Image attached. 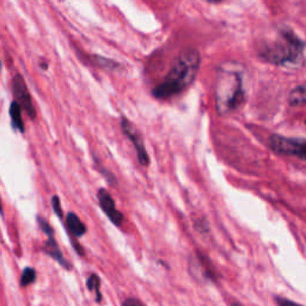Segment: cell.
<instances>
[{"instance_id":"cell-4","label":"cell","mask_w":306,"mask_h":306,"mask_svg":"<svg viewBox=\"0 0 306 306\" xmlns=\"http://www.w3.org/2000/svg\"><path fill=\"white\" fill-rule=\"evenodd\" d=\"M269 147L281 156L297 157L306 162V139L305 138H289L273 134L269 138Z\"/></svg>"},{"instance_id":"cell-7","label":"cell","mask_w":306,"mask_h":306,"mask_svg":"<svg viewBox=\"0 0 306 306\" xmlns=\"http://www.w3.org/2000/svg\"><path fill=\"white\" fill-rule=\"evenodd\" d=\"M98 202L105 215L109 218L111 223H114L115 225L120 226L123 223V214L120 210L116 209L115 207V202L113 197L110 196V194L107 192L105 189H100L98 190Z\"/></svg>"},{"instance_id":"cell-16","label":"cell","mask_w":306,"mask_h":306,"mask_svg":"<svg viewBox=\"0 0 306 306\" xmlns=\"http://www.w3.org/2000/svg\"><path fill=\"white\" fill-rule=\"evenodd\" d=\"M276 304H278V306H302L300 304H297V302L294 301H291L288 300V299H285V298H276Z\"/></svg>"},{"instance_id":"cell-14","label":"cell","mask_w":306,"mask_h":306,"mask_svg":"<svg viewBox=\"0 0 306 306\" xmlns=\"http://www.w3.org/2000/svg\"><path fill=\"white\" fill-rule=\"evenodd\" d=\"M52 207H53V210H54L55 214H57L60 219H62V216H64V213H62L61 203H60V199H59V196L54 195L52 197Z\"/></svg>"},{"instance_id":"cell-12","label":"cell","mask_w":306,"mask_h":306,"mask_svg":"<svg viewBox=\"0 0 306 306\" xmlns=\"http://www.w3.org/2000/svg\"><path fill=\"white\" fill-rule=\"evenodd\" d=\"M86 286L89 291H95V293H96V301L100 302L102 300V294H101V280H100V276L97 274H91L88 278L86 281Z\"/></svg>"},{"instance_id":"cell-8","label":"cell","mask_w":306,"mask_h":306,"mask_svg":"<svg viewBox=\"0 0 306 306\" xmlns=\"http://www.w3.org/2000/svg\"><path fill=\"white\" fill-rule=\"evenodd\" d=\"M45 252L48 256H51V257L54 259V261H57L58 263H60L64 268H70V263L66 261V258L64 257V255H62L60 248H59L57 241L54 239V236H49L48 237V241L46 242L45 244Z\"/></svg>"},{"instance_id":"cell-2","label":"cell","mask_w":306,"mask_h":306,"mask_svg":"<svg viewBox=\"0 0 306 306\" xmlns=\"http://www.w3.org/2000/svg\"><path fill=\"white\" fill-rule=\"evenodd\" d=\"M304 52L305 42L292 29L284 28L274 41L263 46L259 57L275 66H299L304 60Z\"/></svg>"},{"instance_id":"cell-3","label":"cell","mask_w":306,"mask_h":306,"mask_svg":"<svg viewBox=\"0 0 306 306\" xmlns=\"http://www.w3.org/2000/svg\"><path fill=\"white\" fill-rule=\"evenodd\" d=\"M216 89L218 109L222 113L231 111L238 108L244 100V90L241 75L232 71H223L219 75Z\"/></svg>"},{"instance_id":"cell-17","label":"cell","mask_w":306,"mask_h":306,"mask_svg":"<svg viewBox=\"0 0 306 306\" xmlns=\"http://www.w3.org/2000/svg\"><path fill=\"white\" fill-rule=\"evenodd\" d=\"M122 306H144L141 302L138 300V299H134V298H129L127 299L126 301L123 302Z\"/></svg>"},{"instance_id":"cell-15","label":"cell","mask_w":306,"mask_h":306,"mask_svg":"<svg viewBox=\"0 0 306 306\" xmlns=\"http://www.w3.org/2000/svg\"><path fill=\"white\" fill-rule=\"evenodd\" d=\"M37 223H38L39 228H41L42 231H43L48 237L49 236H54V231H53L52 226L49 225V224L46 222V220L42 218V216H37Z\"/></svg>"},{"instance_id":"cell-6","label":"cell","mask_w":306,"mask_h":306,"mask_svg":"<svg viewBox=\"0 0 306 306\" xmlns=\"http://www.w3.org/2000/svg\"><path fill=\"white\" fill-rule=\"evenodd\" d=\"M12 91L15 95L16 102H18L21 104V107L28 113L29 116L31 118H35L36 111L34 103H32L30 94H29L28 88H26L24 79L22 78V75L17 74L12 80Z\"/></svg>"},{"instance_id":"cell-9","label":"cell","mask_w":306,"mask_h":306,"mask_svg":"<svg viewBox=\"0 0 306 306\" xmlns=\"http://www.w3.org/2000/svg\"><path fill=\"white\" fill-rule=\"evenodd\" d=\"M66 224H67L68 231L75 237H81L86 232V226L74 213H68L66 216Z\"/></svg>"},{"instance_id":"cell-19","label":"cell","mask_w":306,"mask_h":306,"mask_svg":"<svg viewBox=\"0 0 306 306\" xmlns=\"http://www.w3.org/2000/svg\"><path fill=\"white\" fill-rule=\"evenodd\" d=\"M231 306H243V305H241V304H238V302H235V304H232Z\"/></svg>"},{"instance_id":"cell-5","label":"cell","mask_w":306,"mask_h":306,"mask_svg":"<svg viewBox=\"0 0 306 306\" xmlns=\"http://www.w3.org/2000/svg\"><path fill=\"white\" fill-rule=\"evenodd\" d=\"M121 127H122L123 133L126 134V136L130 139L132 143H133L134 149H136V151H137V156H138V160H139V163L144 166L149 165V163H150L149 154H147V151H146V149H145L144 140L139 134V132L136 129V127H134L126 117H122V121H121Z\"/></svg>"},{"instance_id":"cell-18","label":"cell","mask_w":306,"mask_h":306,"mask_svg":"<svg viewBox=\"0 0 306 306\" xmlns=\"http://www.w3.org/2000/svg\"><path fill=\"white\" fill-rule=\"evenodd\" d=\"M206 3H209V4H219V3L225 2V0H205Z\"/></svg>"},{"instance_id":"cell-1","label":"cell","mask_w":306,"mask_h":306,"mask_svg":"<svg viewBox=\"0 0 306 306\" xmlns=\"http://www.w3.org/2000/svg\"><path fill=\"white\" fill-rule=\"evenodd\" d=\"M201 58L194 48L184 49L175 59L164 80L152 90L157 100H169L189 88L199 73Z\"/></svg>"},{"instance_id":"cell-10","label":"cell","mask_w":306,"mask_h":306,"mask_svg":"<svg viewBox=\"0 0 306 306\" xmlns=\"http://www.w3.org/2000/svg\"><path fill=\"white\" fill-rule=\"evenodd\" d=\"M22 109L21 104L18 102L13 101L11 105H10V117H11V122H12V127L15 129H17L19 132H24V123H23L22 120Z\"/></svg>"},{"instance_id":"cell-20","label":"cell","mask_w":306,"mask_h":306,"mask_svg":"<svg viewBox=\"0 0 306 306\" xmlns=\"http://www.w3.org/2000/svg\"><path fill=\"white\" fill-rule=\"evenodd\" d=\"M305 122H306V121H305Z\"/></svg>"},{"instance_id":"cell-11","label":"cell","mask_w":306,"mask_h":306,"mask_svg":"<svg viewBox=\"0 0 306 306\" xmlns=\"http://www.w3.org/2000/svg\"><path fill=\"white\" fill-rule=\"evenodd\" d=\"M288 102L289 104L293 105V107H299V105L306 104V81L298 85L297 88H294L293 90L289 92Z\"/></svg>"},{"instance_id":"cell-13","label":"cell","mask_w":306,"mask_h":306,"mask_svg":"<svg viewBox=\"0 0 306 306\" xmlns=\"http://www.w3.org/2000/svg\"><path fill=\"white\" fill-rule=\"evenodd\" d=\"M35 280H36V271L31 267H26L22 273L21 286L22 287H25V286L34 284Z\"/></svg>"}]
</instances>
